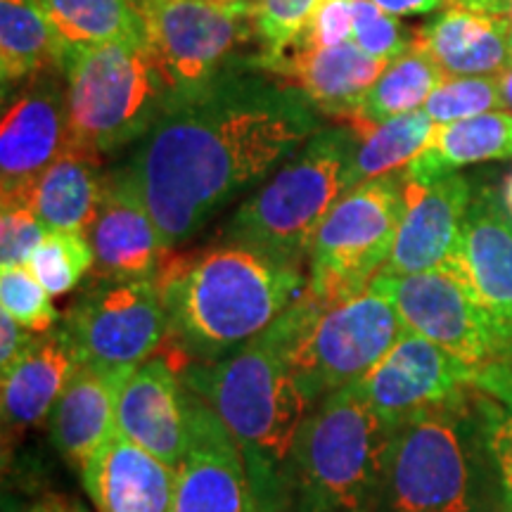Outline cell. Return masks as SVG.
I'll return each instance as SVG.
<instances>
[{
  "label": "cell",
  "instance_id": "60d3db41",
  "mask_svg": "<svg viewBox=\"0 0 512 512\" xmlns=\"http://www.w3.org/2000/svg\"><path fill=\"white\" fill-rule=\"evenodd\" d=\"M27 512H86L83 505L74 498L60 496V494H46L41 496L38 501L27 508Z\"/></svg>",
  "mask_w": 512,
  "mask_h": 512
},
{
  "label": "cell",
  "instance_id": "603a6c76",
  "mask_svg": "<svg viewBox=\"0 0 512 512\" xmlns=\"http://www.w3.org/2000/svg\"><path fill=\"white\" fill-rule=\"evenodd\" d=\"M79 356L64 328L36 339L27 356L3 375V422L12 430H27L50 418Z\"/></svg>",
  "mask_w": 512,
  "mask_h": 512
},
{
  "label": "cell",
  "instance_id": "4fadbf2b",
  "mask_svg": "<svg viewBox=\"0 0 512 512\" xmlns=\"http://www.w3.org/2000/svg\"><path fill=\"white\" fill-rule=\"evenodd\" d=\"M190 446L178 470L174 512H256L245 458L219 415L188 394Z\"/></svg>",
  "mask_w": 512,
  "mask_h": 512
},
{
  "label": "cell",
  "instance_id": "7dc6e473",
  "mask_svg": "<svg viewBox=\"0 0 512 512\" xmlns=\"http://www.w3.org/2000/svg\"><path fill=\"white\" fill-rule=\"evenodd\" d=\"M444 3H446V0H444Z\"/></svg>",
  "mask_w": 512,
  "mask_h": 512
},
{
  "label": "cell",
  "instance_id": "83f0119b",
  "mask_svg": "<svg viewBox=\"0 0 512 512\" xmlns=\"http://www.w3.org/2000/svg\"><path fill=\"white\" fill-rule=\"evenodd\" d=\"M434 131L437 124L430 114L415 110L358 133V145L347 171L349 190L373 178L406 169L430 145Z\"/></svg>",
  "mask_w": 512,
  "mask_h": 512
},
{
  "label": "cell",
  "instance_id": "4dcf8cb0",
  "mask_svg": "<svg viewBox=\"0 0 512 512\" xmlns=\"http://www.w3.org/2000/svg\"><path fill=\"white\" fill-rule=\"evenodd\" d=\"M0 309L36 335H46L57 323L53 294L29 266L0 268Z\"/></svg>",
  "mask_w": 512,
  "mask_h": 512
},
{
  "label": "cell",
  "instance_id": "ee69618b",
  "mask_svg": "<svg viewBox=\"0 0 512 512\" xmlns=\"http://www.w3.org/2000/svg\"><path fill=\"white\" fill-rule=\"evenodd\" d=\"M27 508H29V505H27ZM27 508L19 503V498L10 496V494L3 496V512H27Z\"/></svg>",
  "mask_w": 512,
  "mask_h": 512
},
{
  "label": "cell",
  "instance_id": "6da1fadb",
  "mask_svg": "<svg viewBox=\"0 0 512 512\" xmlns=\"http://www.w3.org/2000/svg\"><path fill=\"white\" fill-rule=\"evenodd\" d=\"M313 107L280 76L226 72L171 102L117 174L138 192L174 252L316 136Z\"/></svg>",
  "mask_w": 512,
  "mask_h": 512
},
{
  "label": "cell",
  "instance_id": "e0dca14e",
  "mask_svg": "<svg viewBox=\"0 0 512 512\" xmlns=\"http://www.w3.org/2000/svg\"><path fill=\"white\" fill-rule=\"evenodd\" d=\"M86 235L95 254L93 278L155 280L174 254L138 192L119 174L105 181L98 216Z\"/></svg>",
  "mask_w": 512,
  "mask_h": 512
},
{
  "label": "cell",
  "instance_id": "f35d334b",
  "mask_svg": "<svg viewBox=\"0 0 512 512\" xmlns=\"http://www.w3.org/2000/svg\"><path fill=\"white\" fill-rule=\"evenodd\" d=\"M377 8L392 17H408V15H427V12L439 10L446 5L444 0H370Z\"/></svg>",
  "mask_w": 512,
  "mask_h": 512
},
{
  "label": "cell",
  "instance_id": "4316f807",
  "mask_svg": "<svg viewBox=\"0 0 512 512\" xmlns=\"http://www.w3.org/2000/svg\"><path fill=\"white\" fill-rule=\"evenodd\" d=\"M444 81L446 74L441 72L439 64L413 43L401 57L389 62L375 86L358 100L344 121L356 133L370 131L401 114L422 110L427 98Z\"/></svg>",
  "mask_w": 512,
  "mask_h": 512
},
{
  "label": "cell",
  "instance_id": "ac0fdd59",
  "mask_svg": "<svg viewBox=\"0 0 512 512\" xmlns=\"http://www.w3.org/2000/svg\"><path fill=\"white\" fill-rule=\"evenodd\" d=\"M138 366L100 368L79 363L48 418L50 441L69 465L83 472L117 434V403Z\"/></svg>",
  "mask_w": 512,
  "mask_h": 512
},
{
  "label": "cell",
  "instance_id": "7a4b0ae2",
  "mask_svg": "<svg viewBox=\"0 0 512 512\" xmlns=\"http://www.w3.org/2000/svg\"><path fill=\"white\" fill-rule=\"evenodd\" d=\"M155 283L169 318V337L159 351L178 368L211 366L247 347L309 285L299 268L240 245L174 252Z\"/></svg>",
  "mask_w": 512,
  "mask_h": 512
},
{
  "label": "cell",
  "instance_id": "44dd1931",
  "mask_svg": "<svg viewBox=\"0 0 512 512\" xmlns=\"http://www.w3.org/2000/svg\"><path fill=\"white\" fill-rule=\"evenodd\" d=\"M254 64L290 81L320 112L342 121L389 67L387 60L363 53L354 41L325 50L294 48L280 60Z\"/></svg>",
  "mask_w": 512,
  "mask_h": 512
},
{
  "label": "cell",
  "instance_id": "7402d4cb",
  "mask_svg": "<svg viewBox=\"0 0 512 512\" xmlns=\"http://www.w3.org/2000/svg\"><path fill=\"white\" fill-rule=\"evenodd\" d=\"M413 43L439 64L446 79L498 76L512 64L508 24L465 8H446L415 31Z\"/></svg>",
  "mask_w": 512,
  "mask_h": 512
},
{
  "label": "cell",
  "instance_id": "3957f363",
  "mask_svg": "<svg viewBox=\"0 0 512 512\" xmlns=\"http://www.w3.org/2000/svg\"><path fill=\"white\" fill-rule=\"evenodd\" d=\"M285 313L247 347L183 375L214 408L245 458L256 512H285L287 465L313 403L287 356Z\"/></svg>",
  "mask_w": 512,
  "mask_h": 512
},
{
  "label": "cell",
  "instance_id": "ba28073f",
  "mask_svg": "<svg viewBox=\"0 0 512 512\" xmlns=\"http://www.w3.org/2000/svg\"><path fill=\"white\" fill-rule=\"evenodd\" d=\"M465 399L394 427L375 512H477L475 448Z\"/></svg>",
  "mask_w": 512,
  "mask_h": 512
},
{
  "label": "cell",
  "instance_id": "836d02e7",
  "mask_svg": "<svg viewBox=\"0 0 512 512\" xmlns=\"http://www.w3.org/2000/svg\"><path fill=\"white\" fill-rule=\"evenodd\" d=\"M50 230L43 226L36 211L29 207L24 190L3 192V211H0V268L29 266L31 256Z\"/></svg>",
  "mask_w": 512,
  "mask_h": 512
},
{
  "label": "cell",
  "instance_id": "bcb514c9",
  "mask_svg": "<svg viewBox=\"0 0 512 512\" xmlns=\"http://www.w3.org/2000/svg\"><path fill=\"white\" fill-rule=\"evenodd\" d=\"M508 24V22H505ZM508 43H510V50H512V24H508Z\"/></svg>",
  "mask_w": 512,
  "mask_h": 512
},
{
  "label": "cell",
  "instance_id": "74e56055",
  "mask_svg": "<svg viewBox=\"0 0 512 512\" xmlns=\"http://www.w3.org/2000/svg\"><path fill=\"white\" fill-rule=\"evenodd\" d=\"M38 337L41 335L19 325L8 313H0V373L8 375L27 356Z\"/></svg>",
  "mask_w": 512,
  "mask_h": 512
},
{
  "label": "cell",
  "instance_id": "f6af8a7d",
  "mask_svg": "<svg viewBox=\"0 0 512 512\" xmlns=\"http://www.w3.org/2000/svg\"><path fill=\"white\" fill-rule=\"evenodd\" d=\"M219 3H254V0H219Z\"/></svg>",
  "mask_w": 512,
  "mask_h": 512
},
{
  "label": "cell",
  "instance_id": "5b68a950",
  "mask_svg": "<svg viewBox=\"0 0 512 512\" xmlns=\"http://www.w3.org/2000/svg\"><path fill=\"white\" fill-rule=\"evenodd\" d=\"M392 430L354 384L320 399L287 465L285 512H375Z\"/></svg>",
  "mask_w": 512,
  "mask_h": 512
},
{
  "label": "cell",
  "instance_id": "30bf717a",
  "mask_svg": "<svg viewBox=\"0 0 512 512\" xmlns=\"http://www.w3.org/2000/svg\"><path fill=\"white\" fill-rule=\"evenodd\" d=\"M145 19L176 98L202 91L228 72L254 31V3L219 0H133ZM174 98V100H176Z\"/></svg>",
  "mask_w": 512,
  "mask_h": 512
},
{
  "label": "cell",
  "instance_id": "484cf974",
  "mask_svg": "<svg viewBox=\"0 0 512 512\" xmlns=\"http://www.w3.org/2000/svg\"><path fill=\"white\" fill-rule=\"evenodd\" d=\"M64 43L46 0H0V79L3 91L60 67Z\"/></svg>",
  "mask_w": 512,
  "mask_h": 512
},
{
  "label": "cell",
  "instance_id": "9c48e42d",
  "mask_svg": "<svg viewBox=\"0 0 512 512\" xmlns=\"http://www.w3.org/2000/svg\"><path fill=\"white\" fill-rule=\"evenodd\" d=\"M403 209V174L344 192L313 238L309 292L328 304L366 292L392 254Z\"/></svg>",
  "mask_w": 512,
  "mask_h": 512
},
{
  "label": "cell",
  "instance_id": "e575fe53",
  "mask_svg": "<svg viewBox=\"0 0 512 512\" xmlns=\"http://www.w3.org/2000/svg\"><path fill=\"white\" fill-rule=\"evenodd\" d=\"M403 31L399 19L387 15L370 0H354V38L363 53L392 62L413 46V36Z\"/></svg>",
  "mask_w": 512,
  "mask_h": 512
},
{
  "label": "cell",
  "instance_id": "7bdbcfd3",
  "mask_svg": "<svg viewBox=\"0 0 512 512\" xmlns=\"http://www.w3.org/2000/svg\"><path fill=\"white\" fill-rule=\"evenodd\" d=\"M501 202L505 211H508V216L512 219V171L508 176L503 178V195H501Z\"/></svg>",
  "mask_w": 512,
  "mask_h": 512
},
{
  "label": "cell",
  "instance_id": "7c38bea8",
  "mask_svg": "<svg viewBox=\"0 0 512 512\" xmlns=\"http://www.w3.org/2000/svg\"><path fill=\"white\" fill-rule=\"evenodd\" d=\"M354 387L389 427H396L463 399L475 389V370L430 339L406 330Z\"/></svg>",
  "mask_w": 512,
  "mask_h": 512
},
{
  "label": "cell",
  "instance_id": "d4e9b609",
  "mask_svg": "<svg viewBox=\"0 0 512 512\" xmlns=\"http://www.w3.org/2000/svg\"><path fill=\"white\" fill-rule=\"evenodd\" d=\"M512 159V114L486 112L437 126L430 145L406 166V178L432 183L470 164Z\"/></svg>",
  "mask_w": 512,
  "mask_h": 512
},
{
  "label": "cell",
  "instance_id": "ab89813d",
  "mask_svg": "<svg viewBox=\"0 0 512 512\" xmlns=\"http://www.w3.org/2000/svg\"><path fill=\"white\" fill-rule=\"evenodd\" d=\"M446 8H465L512 24V0H446Z\"/></svg>",
  "mask_w": 512,
  "mask_h": 512
},
{
  "label": "cell",
  "instance_id": "f546056e",
  "mask_svg": "<svg viewBox=\"0 0 512 512\" xmlns=\"http://www.w3.org/2000/svg\"><path fill=\"white\" fill-rule=\"evenodd\" d=\"M93 266L95 254L88 235L60 230H50L29 261V268L53 297H62L79 287Z\"/></svg>",
  "mask_w": 512,
  "mask_h": 512
},
{
  "label": "cell",
  "instance_id": "52a82bcc",
  "mask_svg": "<svg viewBox=\"0 0 512 512\" xmlns=\"http://www.w3.org/2000/svg\"><path fill=\"white\" fill-rule=\"evenodd\" d=\"M285 318L290 328L287 356L313 406L356 384L408 330L394 304L370 287L328 304L306 285Z\"/></svg>",
  "mask_w": 512,
  "mask_h": 512
},
{
  "label": "cell",
  "instance_id": "5bb4252c",
  "mask_svg": "<svg viewBox=\"0 0 512 512\" xmlns=\"http://www.w3.org/2000/svg\"><path fill=\"white\" fill-rule=\"evenodd\" d=\"M67 91L55 67L36 74L5 107L0 126V181L3 192L36 181L67 152Z\"/></svg>",
  "mask_w": 512,
  "mask_h": 512
},
{
  "label": "cell",
  "instance_id": "8992f818",
  "mask_svg": "<svg viewBox=\"0 0 512 512\" xmlns=\"http://www.w3.org/2000/svg\"><path fill=\"white\" fill-rule=\"evenodd\" d=\"M358 145L351 126L323 128L278 174L240 204L226 226V240L268 256L275 264L302 266L320 223L344 192Z\"/></svg>",
  "mask_w": 512,
  "mask_h": 512
},
{
  "label": "cell",
  "instance_id": "f1b7e54d",
  "mask_svg": "<svg viewBox=\"0 0 512 512\" xmlns=\"http://www.w3.org/2000/svg\"><path fill=\"white\" fill-rule=\"evenodd\" d=\"M64 50L117 41H147L145 19L133 0H46Z\"/></svg>",
  "mask_w": 512,
  "mask_h": 512
},
{
  "label": "cell",
  "instance_id": "2e32d148",
  "mask_svg": "<svg viewBox=\"0 0 512 512\" xmlns=\"http://www.w3.org/2000/svg\"><path fill=\"white\" fill-rule=\"evenodd\" d=\"M181 380V368L157 351L133 370L117 403V432L176 472L190 446L188 394Z\"/></svg>",
  "mask_w": 512,
  "mask_h": 512
},
{
  "label": "cell",
  "instance_id": "b9f144b4",
  "mask_svg": "<svg viewBox=\"0 0 512 512\" xmlns=\"http://www.w3.org/2000/svg\"><path fill=\"white\" fill-rule=\"evenodd\" d=\"M498 79V93H501V102H503V112L512 114V64L505 72L496 76Z\"/></svg>",
  "mask_w": 512,
  "mask_h": 512
},
{
  "label": "cell",
  "instance_id": "8d00e7d4",
  "mask_svg": "<svg viewBox=\"0 0 512 512\" xmlns=\"http://www.w3.org/2000/svg\"><path fill=\"white\" fill-rule=\"evenodd\" d=\"M486 451L494 460L503 501L512 510V406L496 413L486 430Z\"/></svg>",
  "mask_w": 512,
  "mask_h": 512
},
{
  "label": "cell",
  "instance_id": "9a60e30c",
  "mask_svg": "<svg viewBox=\"0 0 512 512\" xmlns=\"http://www.w3.org/2000/svg\"><path fill=\"white\" fill-rule=\"evenodd\" d=\"M403 192L406 209L382 271L413 275L441 268L460 247L463 223L472 202L470 183L460 174L432 183H415L403 174Z\"/></svg>",
  "mask_w": 512,
  "mask_h": 512
},
{
  "label": "cell",
  "instance_id": "d590c367",
  "mask_svg": "<svg viewBox=\"0 0 512 512\" xmlns=\"http://www.w3.org/2000/svg\"><path fill=\"white\" fill-rule=\"evenodd\" d=\"M351 38H354V0H323L294 48H337L349 43Z\"/></svg>",
  "mask_w": 512,
  "mask_h": 512
},
{
  "label": "cell",
  "instance_id": "cb8c5ba5",
  "mask_svg": "<svg viewBox=\"0 0 512 512\" xmlns=\"http://www.w3.org/2000/svg\"><path fill=\"white\" fill-rule=\"evenodd\" d=\"M100 166L102 159L67 150L36 181L17 190H24L48 230L88 233L105 195L107 178L100 176Z\"/></svg>",
  "mask_w": 512,
  "mask_h": 512
},
{
  "label": "cell",
  "instance_id": "1f68e13d",
  "mask_svg": "<svg viewBox=\"0 0 512 512\" xmlns=\"http://www.w3.org/2000/svg\"><path fill=\"white\" fill-rule=\"evenodd\" d=\"M320 3L323 0H254V31L264 46L259 62L280 60L290 53Z\"/></svg>",
  "mask_w": 512,
  "mask_h": 512
},
{
  "label": "cell",
  "instance_id": "277c9868",
  "mask_svg": "<svg viewBox=\"0 0 512 512\" xmlns=\"http://www.w3.org/2000/svg\"><path fill=\"white\" fill-rule=\"evenodd\" d=\"M60 69L67 91V150L95 159L143 140L176 98L150 41L67 48Z\"/></svg>",
  "mask_w": 512,
  "mask_h": 512
},
{
  "label": "cell",
  "instance_id": "d6986e66",
  "mask_svg": "<svg viewBox=\"0 0 512 512\" xmlns=\"http://www.w3.org/2000/svg\"><path fill=\"white\" fill-rule=\"evenodd\" d=\"M81 479L98 512H174L178 472L119 432Z\"/></svg>",
  "mask_w": 512,
  "mask_h": 512
},
{
  "label": "cell",
  "instance_id": "d6a6232c",
  "mask_svg": "<svg viewBox=\"0 0 512 512\" xmlns=\"http://www.w3.org/2000/svg\"><path fill=\"white\" fill-rule=\"evenodd\" d=\"M422 110L430 114L437 126L453 121L479 117L486 112H503L501 93L496 76H465V79H446L427 98Z\"/></svg>",
  "mask_w": 512,
  "mask_h": 512
},
{
  "label": "cell",
  "instance_id": "8fae6325",
  "mask_svg": "<svg viewBox=\"0 0 512 512\" xmlns=\"http://www.w3.org/2000/svg\"><path fill=\"white\" fill-rule=\"evenodd\" d=\"M79 363L140 366L164 347L169 318L155 280L93 278L64 316Z\"/></svg>",
  "mask_w": 512,
  "mask_h": 512
},
{
  "label": "cell",
  "instance_id": "ffe728a7",
  "mask_svg": "<svg viewBox=\"0 0 512 512\" xmlns=\"http://www.w3.org/2000/svg\"><path fill=\"white\" fill-rule=\"evenodd\" d=\"M458 259L484 309L512 342V219L496 192L479 190L472 197Z\"/></svg>",
  "mask_w": 512,
  "mask_h": 512
}]
</instances>
